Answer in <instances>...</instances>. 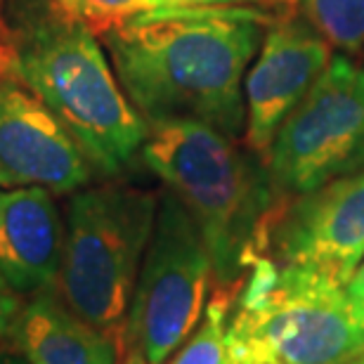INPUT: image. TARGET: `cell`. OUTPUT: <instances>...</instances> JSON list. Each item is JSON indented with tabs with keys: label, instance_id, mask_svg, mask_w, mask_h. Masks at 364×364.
I'll use <instances>...</instances> for the list:
<instances>
[{
	"label": "cell",
	"instance_id": "obj_1",
	"mask_svg": "<svg viewBox=\"0 0 364 364\" xmlns=\"http://www.w3.org/2000/svg\"><path fill=\"white\" fill-rule=\"evenodd\" d=\"M274 17L258 5H171L116 24L100 41L147 123L189 119L239 137L244 78Z\"/></svg>",
	"mask_w": 364,
	"mask_h": 364
},
{
	"label": "cell",
	"instance_id": "obj_2",
	"mask_svg": "<svg viewBox=\"0 0 364 364\" xmlns=\"http://www.w3.org/2000/svg\"><path fill=\"white\" fill-rule=\"evenodd\" d=\"M0 69L62 121L100 176H121L140 156L149 123L97 33L55 0H0Z\"/></svg>",
	"mask_w": 364,
	"mask_h": 364
},
{
	"label": "cell",
	"instance_id": "obj_3",
	"mask_svg": "<svg viewBox=\"0 0 364 364\" xmlns=\"http://www.w3.org/2000/svg\"><path fill=\"white\" fill-rule=\"evenodd\" d=\"M140 159L199 225L215 287H242L284 203L263 159L239 147L237 137L189 119L149 123Z\"/></svg>",
	"mask_w": 364,
	"mask_h": 364
},
{
	"label": "cell",
	"instance_id": "obj_4",
	"mask_svg": "<svg viewBox=\"0 0 364 364\" xmlns=\"http://www.w3.org/2000/svg\"><path fill=\"white\" fill-rule=\"evenodd\" d=\"M362 346L346 287L267 253L253 260L228 322L232 364H348Z\"/></svg>",
	"mask_w": 364,
	"mask_h": 364
},
{
	"label": "cell",
	"instance_id": "obj_5",
	"mask_svg": "<svg viewBox=\"0 0 364 364\" xmlns=\"http://www.w3.org/2000/svg\"><path fill=\"white\" fill-rule=\"evenodd\" d=\"M159 196L151 189L109 182L78 189L69 201L55 291L69 310L123 343Z\"/></svg>",
	"mask_w": 364,
	"mask_h": 364
},
{
	"label": "cell",
	"instance_id": "obj_6",
	"mask_svg": "<svg viewBox=\"0 0 364 364\" xmlns=\"http://www.w3.org/2000/svg\"><path fill=\"white\" fill-rule=\"evenodd\" d=\"M210 284L213 265L199 225L166 189L135 284L126 341L140 346L149 364H166L201 322Z\"/></svg>",
	"mask_w": 364,
	"mask_h": 364
},
{
	"label": "cell",
	"instance_id": "obj_7",
	"mask_svg": "<svg viewBox=\"0 0 364 364\" xmlns=\"http://www.w3.org/2000/svg\"><path fill=\"white\" fill-rule=\"evenodd\" d=\"M282 199L308 194L364 168V67L331 57L315 85L277 130L265 156Z\"/></svg>",
	"mask_w": 364,
	"mask_h": 364
},
{
	"label": "cell",
	"instance_id": "obj_8",
	"mask_svg": "<svg viewBox=\"0 0 364 364\" xmlns=\"http://www.w3.org/2000/svg\"><path fill=\"white\" fill-rule=\"evenodd\" d=\"M265 253L346 287L364 260V168L284 199L267 225Z\"/></svg>",
	"mask_w": 364,
	"mask_h": 364
},
{
	"label": "cell",
	"instance_id": "obj_9",
	"mask_svg": "<svg viewBox=\"0 0 364 364\" xmlns=\"http://www.w3.org/2000/svg\"><path fill=\"white\" fill-rule=\"evenodd\" d=\"M331 62V46L296 12H277L244 78L246 147L263 159L287 116Z\"/></svg>",
	"mask_w": 364,
	"mask_h": 364
},
{
	"label": "cell",
	"instance_id": "obj_10",
	"mask_svg": "<svg viewBox=\"0 0 364 364\" xmlns=\"http://www.w3.org/2000/svg\"><path fill=\"white\" fill-rule=\"evenodd\" d=\"M92 164L62 121L0 69V187H46L69 194L88 187Z\"/></svg>",
	"mask_w": 364,
	"mask_h": 364
},
{
	"label": "cell",
	"instance_id": "obj_11",
	"mask_svg": "<svg viewBox=\"0 0 364 364\" xmlns=\"http://www.w3.org/2000/svg\"><path fill=\"white\" fill-rule=\"evenodd\" d=\"M67 223L46 187H0V274L17 294L55 291Z\"/></svg>",
	"mask_w": 364,
	"mask_h": 364
},
{
	"label": "cell",
	"instance_id": "obj_12",
	"mask_svg": "<svg viewBox=\"0 0 364 364\" xmlns=\"http://www.w3.org/2000/svg\"><path fill=\"white\" fill-rule=\"evenodd\" d=\"M28 364H119L126 343L69 310L57 291L33 294L10 329Z\"/></svg>",
	"mask_w": 364,
	"mask_h": 364
},
{
	"label": "cell",
	"instance_id": "obj_13",
	"mask_svg": "<svg viewBox=\"0 0 364 364\" xmlns=\"http://www.w3.org/2000/svg\"><path fill=\"white\" fill-rule=\"evenodd\" d=\"M296 12L343 55L364 50V0H289Z\"/></svg>",
	"mask_w": 364,
	"mask_h": 364
},
{
	"label": "cell",
	"instance_id": "obj_14",
	"mask_svg": "<svg viewBox=\"0 0 364 364\" xmlns=\"http://www.w3.org/2000/svg\"><path fill=\"white\" fill-rule=\"evenodd\" d=\"M239 289H213L196 331L189 336L171 364H232L228 350V322Z\"/></svg>",
	"mask_w": 364,
	"mask_h": 364
},
{
	"label": "cell",
	"instance_id": "obj_15",
	"mask_svg": "<svg viewBox=\"0 0 364 364\" xmlns=\"http://www.w3.org/2000/svg\"><path fill=\"white\" fill-rule=\"evenodd\" d=\"M69 14L88 24L97 38L116 24L137 17L142 12L171 7V0H55Z\"/></svg>",
	"mask_w": 364,
	"mask_h": 364
},
{
	"label": "cell",
	"instance_id": "obj_16",
	"mask_svg": "<svg viewBox=\"0 0 364 364\" xmlns=\"http://www.w3.org/2000/svg\"><path fill=\"white\" fill-rule=\"evenodd\" d=\"M346 296H348V305H350V315L364 338V260L350 277V282L346 284Z\"/></svg>",
	"mask_w": 364,
	"mask_h": 364
},
{
	"label": "cell",
	"instance_id": "obj_17",
	"mask_svg": "<svg viewBox=\"0 0 364 364\" xmlns=\"http://www.w3.org/2000/svg\"><path fill=\"white\" fill-rule=\"evenodd\" d=\"M17 315H19L17 291H12L10 284H7L3 279V274H0V338L10 333Z\"/></svg>",
	"mask_w": 364,
	"mask_h": 364
},
{
	"label": "cell",
	"instance_id": "obj_18",
	"mask_svg": "<svg viewBox=\"0 0 364 364\" xmlns=\"http://www.w3.org/2000/svg\"><path fill=\"white\" fill-rule=\"evenodd\" d=\"M173 5H206V7H235V5H258L272 7V0H171Z\"/></svg>",
	"mask_w": 364,
	"mask_h": 364
},
{
	"label": "cell",
	"instance_id": "obj_19",
	"mask_svg": "<svg viewBox=\"0 0 364 364\" xmlns=\"http://www.w3.org/2000/svg\"><path fill=\"white\" fill-rule=\"evenodd\" d=\"M119 364H149V362H147V358H144V353H142L140 346H135V343H130V341H126V348H123V355H121Z\"/></svg>",
	"mask_w": 364,
	"mask_h": 364
},
{
	"label": "cell",
	"instance_id": "obj_20",
	"mask_svg": "<svg viewBox=\"0 0 364 364\" xmlns=\"http://www.w3.org/2000/svg\"><path fill=\"white\" fill-rule=\"evenodd\" d=\"M0 364H28L21 355H12V353H0Z\"/></svg>",
	"mask_w": 364,
	"mask_h": 364
},
{
	"label": "cell",
	"instance_id": "obj_21",
	"mask_svg": "<svg viewBox=\"0 0 364 364\" xmlns=\"http://www.w3.org/2000/svg\"><path fill=\"white\" fill-rule=\"evenodd\" d=\"M272 7H277V12H289V0H272Z\"/></svg>",
	"mask_w": 364,
	"mask_h": 364
},
{
	"label": "cell",
	"instance_id": "obj_22",
	"mask_svg": "<svg viewBox=\"0 0 364 364\" xmlns=\"http://www.w3.org/2000/svg\"><path fill=\"white\" fill-rule=\"evenodd\" d=\"M348 364H364V346L360 348V353L355 355V358H353L350 362H348Z\"/></svg>",
	"mask_w": 364,
	"mask_h": 364
}]
</instances>
